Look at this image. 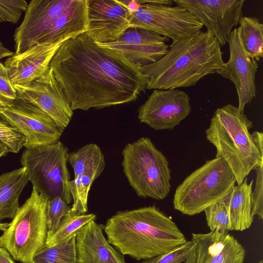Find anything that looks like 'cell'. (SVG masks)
Segmentation results:
<instances>
[{"instance_id": "obj_1", "label": "cell", "mask_w": 263, "mask_h": 263, "mask_svg": "<svg viewBox=\"0 0 263 263\" xmlns=\"http://www.w3.org/2000/svg\"><path fill=\"white\" fill-rule=\"evenodd\" d=\"M49 67L73 111L129 103L146 89L139 66L99 46L86 32L63 42Z\"/></svg>"}, {"instance_id": "obj_2", "label": "cell", "mask_w": 263, "mask_h": 263, "mask_svg": "<svg viewBox=\"0 0 263 263\" xmlns=\"http://www.w3.org/2000/svg\"><path fill=\"white\" fill-rule=\"evenodd\" d=\"M103 231L108 242L138 261L166 253L187 240L172 218L156 205L117 212Z\"/></svg>"}, {"instance_id": "obj_3", "label": "cell", "mask_w": 263, "mask_h": 263, "mask_svg": "<svg viewBox=\"0 0 263 263\" xmlns=\"http://www.w3.org/2000/svg\"><path fill=\"white\" fill-rule=\"evenodd\" d=\"M223 52L209 31L172 42L167 52L156 62L140 67L147 77V89H172L194 86L216 73L224 64Z\"/></svg>"}, {"instance_id": "obj_4", "label": "cell", "mask_w": 263, "mask_h": 263, "mask_svg": "<svg viewBox=\"0 0 263 263\" xmlns=\"http://www.w3.org/2000/svg\"><path fill=\"white\" fill-rule=\"evenodd\" d=\"M253 122L238 107L227 104L218 108L205 130L206 139L232 170L238 185L250 173L263 165V134L249 129Z\"/></svg>"}, {"instance_id": "obj_5", "label": "cell", "mask_w": 263, "mask_h": 263, "mask_svg": "<svg viewBox=\"0 0 263 263\" xmlns=\"http://www.w3.org/2000/svg\"><path fill=\"white\" fill-rule=\"evenodd\" d=\"M122 166L130 186L142 198L164 199L171 190L169 162L148 137L127 143Z\"/></svg>"}, {"instance_id": "obj_6", "label": "cell", "mask_w": 263, "mask_h": 263, "mask_svg": "<svg viewBox=\"0 0 263 263\" xmlns=\"http://www.w3.org/2000/svg\"><path fill=\"white\" fill-rule=\"evenodd\" d=\"M236 183L227 162L220 157L206 161L178 186L173 198L174 209L193 216L222 200Z\"/></svg>"}, {"instance_id": "obj_7", "label": "cell", "mask_w": 263, "mask_h": 263, "mask_svg": "<svg viewBox=\"0 0 263 263\" xmlns=\"http://www.w3.org/2000/svg\"><path fill=\"white\" fill-rule=\"evenodd\" d=\"M48 200L33 187L30 196L20 206L8 227L0 236V247L15 260L32 263L46 246Z\"/></svg>"}, {"instance_id": "obj_8", "label": "cell", "mask_w": 263, "mask_h": 263, "mask_svg": "<svg viewBox=\"0 0 263 263\" xmlns=\"http://www.w3.org/2000/svg\"><path fill=\"white\" fill-rule=\"evenodd\" d=\"M68 148L58 142L26 148L20 162L26 168L33 187L48 200L60 197L68 204L72 198L68 187L70 175L67 163Z\"/></svg>"}, {"instance_id": "obj_9", "label": "cell", "mask_w": 263, "mask_h": 263, "mask_svg": "<svg viewBox=\"0 0 263 263\" xmlns=\"http://www.w3.org/2000/svg\"><path fill=\"white\" fill-rule=\"evenodd\" d=\"M140 7L129 18V27L147 30L176 42L201 31L203 25L182 6L171 0H138Z\"/></svg>"}, {"instance_id": "obj_10", "label": "cell", "mask_w": 263, "mask_h": 263, "mask_svg": "<svg viewBox=\"0 0 263 263\" xmlns=\"http://www.w3.org/2000/svg\"><path fill=\"white\" fill-rule=\"evenodd\" d=\"M0 117L25 136L26 148L56 143L63 133L39 107L18 98L10 106L0 108Z\"/></svg>"}, {"instance_id": "obj_11", "label": "cell", "mask_w": 263, "mask_h": 263, "mask_svg": "<svg viewBox=\"0 0 263 263\" xmlns=\"http://www.w3.org/2000/svg\"><path fill=\"white\" fill-rule=\"evenodd\" d=\"M14 86L18 98L39 107L64 132L71 120L73 110L68 97L50 67L44 74L31 83Z\"/></svg>"}, {"instance_id": "obj_12", "label": "cell", "mask_w": 263, "mask_h": 263, "mask_svg": "<svg viewBox=\"0 0 263 263\" xmlns=\"http://www.w3.org/2000/svg\"><path fill=\"white\" fill-rule=\"evenodd\" d=\"M190 100L177 89H154L139 108L138 119L155 130L173 129L190 114Z\"/></svg>"}, {"instance_id": "obj_13", "label": "cell", "mask_w": 263, "mask_h": 263, "mask_svg": "<svg viewBox=\"0 0 263 263\" xmlns=\"http://www.w3.org/2000/svg\"><path fill=\"white\" fill-rule=\"evenodd\" d=\"M245 0H175L185 8L217 39L221 46L242 16Z\"/></svg>"}, {"instance_id": "obj_14", "label": "cell", "mask_w": 263, "mask_h": 263, "mask_svg": "<svg viewBox=\"0 0 263 263\" xmlns=\"http://www.w3.org/2000/svg\"><path fill=\"white\" fill-rule=\"evenodd\" d=\"M228 42L229 59L216 73L233 83L238 96V110L243 113L245 106L256 97L255 78L258 64L245 51L240 37L239 27L231 31Z\"/></svg>"}, {"instance_id": "obj_15", "label": "cell", "mask_w": 263, "mask_h": 263, "mask_svg": "<svg viewBox=\"0 0 263 263\" xmlns=\"http://www.w3.org/2000/svg\"><path fill=\"white\" fill-rule=\"evenodd\" d=\"M72 0H31L22 22L13 34L15 53L36 44L63 13Z\"/></svg>"}, {"instance_id": "obj_16", "label": "cell", "mask_w": 263, "mask_h": 263, "mask_svg": "<svg viewBox=\"0 0 263 263\" xmlns=\"http://www.w3.org/2000/svg\"><path fill=\"white\" fill-rule=\"evenodd\" d=\"M170 39L137 27H129L115 42L98 44L122 55L140 67L154 63L168 51Z\"/></svg>"}, {"instance_id": "obj_17", "label": "cell", "mask_w": 263, "mask_h": 263, "mask_svg": "<svg viewBox=\"0 0 263 263\" xmlns=\"http://www.w3.org/2000/svg\"><path fill=\"white\" fill-rule=\"evenodd\" d=\"M87 33L97 44L115 42L129 27L130 13L120 1L87 0Z\"/></svg>"}, {"instance_id": "obj_18", "label": "cell", "mask_w": 263, "mask_h": 263, "mask_svg": "<svg viewBox=\"0 0 263 263\" xmlns=\"http://www.w3.org/2000/svg\"><path fill=\"white\" fill-rule=\"evenodd\" d=\"M59 43H37L24 51L7 58L4 63L11 82L24 85L44 74L61 46Z\"/></svg>"}, {"instance_id": "obj_19", "label": "cell", "mask_w": 263, "mask_h": 263, "mask_svg": "<svg viewBox=\"0 0 263 263\" xmlns=\"http://www.w3.org/2000/svg\"><path fill=\"white\" fill-rule=\"evenodd\" d=\"M191 240L196 245V263H244V247L228 232L192 233Z\"/></svg>"}, {"instance_id": "obj_20", "label": "cell", "mask_w": 263, "mask_h": 263, "mask_svg": "<svg viewBox=\"0 0 263 263\" xmlns=\"http://www.w3.org/2000/svg\"><path fill=\"white\" fill-rule=\"evenodd\" d=\"M104 225L91 220L76 236L77 263H126L124 255L110 244Z\"/></svg>"}, {"instance_id": "obj_21", "label": "cell", "mask_w": 263, "mask_h": 263, "mask_svg": "<svg viewBox=\"0 0 263 263\" xmlns=\"http://www.w3.org/2000/svg\"><path fill=\"white\" fill-rule=\"evenodd\" d=\"M88 24L87 0H72L37 43H63L87 32Z\"/></svg>"}, {"instance_id": "obj_22", "label": "cell", "mask_w": 263, "mask_h": 263, "mask_svg": "<svg viewBox=\"0 0 263 263\" xmlns=\"http://www.w3.org/2000/svg\"><path fill=\"white\" fill-rule=\"evenodd\" d=\"M253 180L234 185L231 192L221 201L226 207L229 220L230 231H243L251 226L254 217L252 215V194Z\"/></svg>"}, {"instance_id": "obj_23", "label": "cell", "mask_w": 263, "mask_h": 263, "mask_svg": "<svg viewBox=\"0 0 263 263\" xmlns=\"http://www.w3.org/2000/svg\"><path fill=\"white\" fill-rule=\"evenodd\" d=\"M28 181L23 166L0 175V221L13 218L20 207L19 197Z\"/></svg>"}, {"instance_id": "obj_24", "label": "cell", "mask_w": 263, "mask_h": 263, "mask_svg": "<svg viewBox=\"0 0 263 263\" xmlns=\"http://www.w3.org/2000/svg\"><path fill=\"white\" fill-rule=\"evenodd\" d=\"M67 162L73 169L74 178L94 172L102 173L105 167L104 154L95 143L86 144L69 153Z\"/></svg>"}, {"instance_id": "obj_25", "label": "cell", "mask_w": 263, "mask_h": 263, "mask_svg": "<svg viewBox=\"0 0 263 263\" xmlns=\"http://www.w3.org/2000/svg\"><path fill=\"white\" fill-rule=\"evenodd\" d=\"M241 42L247 54L257 62L263 57V25L256 17L242 16L239 21Z\"/></svg>"}, {"instance_id": "obj_26", "label": "cell", "mask_w": 263, "mask_h": 263, "mask_svg": "<svg viewBox=\"0 0 263 263\" xmlns=\"http://www.w3.org/2000/svg\"><path fill=\"white\" fill-rule=\"evenodd\" d=\"M77 234L57 244L45 246L35 255L32 263H77Z\"/></svg>"}, {"instance_id": "obj_27", "label": "cell", "mask_w": 263, "mask_h": 263, "mask_svg": "<svg viewBox=\"0 0 263 263\" xmlns=\"http://www.w3.org/2000/svg\"><path fill=\"white\" fill-rule=\"evenodd\" d=\"M101 174L99 172L86 173L68 181V187L73 200L70 210L71 213L86 214L88 211L89 190L94 181Z\"/></svg>"}, {"instance_id": "obj_28", "label": "cell", "mask_w": 263, "mask_h": 263, "mask_svg": "<svg viewBox=\"0 0 263 263\" xmlns=\"http://www.w3.org/2000/svg\"><path fill=\"white\" fill-rule=\"evenodd\" d=\"M96 218L97 216L94 214H78L69 212L62 219L54 233L46 238V246L57 244L77 234L83 227Z\"/></svg>"}, {"instance_id": "obj_29", "label": "cell", "mask_w": 263, "mask_h": 263, "mask_svg": "<svg viewBox=\"0 0 263 263\" xmlns=\"http://www.w3.org/2000/svg\"><path fill=\"white\" fill-rule=\"evenodd\" d=\"M196 248L195 243L187 240L168 252L139 263H196Z\"/></svg>"}, {"instance_id": "obj_30", "label": "cell", "mask_w": 263, "mask_h": 263, "mask_svg": "<svg viewBox=\"0 0 263 263\" xmlns=\"http://www.w3.org/2000/svg\"><path fill=\"white\" fill-rule=\"evenodd\" d=\"M206 223L211 231L222 233L230 231V220L226 206L220 201L213 204L203 211Z\"/></svg>"}, {"instance_id": "obj_31", "label": "cell", "mask_w": 263, "mask_h": 263, "mask_svg": "<svg viewBox=\"0 0 263 263\" xmlns=\"http://www.w3.org/2000/svg\"><path fill=\"white\" fill-rule=\"evenodd\" d=\"M68 204L60 197L48 200L47 208V237L53 235L57 230L62 219L70 210Z\"/></svg>"}, {"instance_id": "obj_32", "label": "cell", "mask_w": 263, "mask_h": 263, "mask_svg": "<svg viewBox=\"0 0 263 263\" xmlns=\"http://www.w3.org/2000/svg\"><path fill=\"white\" fill-rule=\"evenodd\" d=\"M26 142L25 136L16 127L0 117V142L9 152L17 153Z\"/></svg>"}, {"instance_id": "obj_33", "label": "cell", "mask_w": 263, "mask_h": 263, "mask_svg": "<svg viewBox=\"0 0 263 263\" xmlns=\"http://www.w3.org/2000/svg\"><path fill=\"white\" fill-rule=\"evenodd\" d=\"M25 0L0 1V23H16L27 6Z\"/></svg>"}, {"instance_id": "obj_34", "label": "cell", "mask_w": 263, "mask_h": 263, "mask_svg": "<svg viewBox=\"0 0 263 263\" xmlns=\"http://www.w3.org/2000/svg\"><path fill=\"white\" fill-rule=\"evenodd\" d=\"M17 98L14 85L12 83L4 63H0V108L11 105Z\"/></svg>"}, {"instance_id": "obj_35", "label": "cell", "mask_w": 263, "mask_h": 263, "mask_svg": "<svg viewBox=\"0 0 263 263\" xmlns=\"http://www.w3.org/2000/svg\"><path fill=\"white\" fill-rule=\"evenodd\" d=\"M256 180L252 194V215L263 218V165L255 168Z\"/></svg>"}, {"instance_id": "obj_36", "label": "cell", "mask_w": 263, "mask_h": 263, "mask_svg": "<svg viewBox=\"0 0 263 263\" xmlns=\"http://www.w3.org/2000/svg\"><path fill=\"white\" fill-rule=\"evenodd\" d=\"M0 263H15L8 251L2 247H0Z\"/></svg>"}, {"instance_id": "obj_37", "label": "cell", "mask_w": 263, "mask_h": 263, "mask_svg": "<svg viewBox=\"0 0 263 263\" xmlns=\"http://www.w3.org/2000/svg\"><path fill=\"white\" fill-rule=\"evenodd\" d=\"M14 54V52L5 47L0 41V63L3 59L9 57Z\"/></svg>"}, {"instance_id": "obj_38", "label": "cell", "mask_w": 263, "mask_h": 263, "mask_svg": "<svg viewBox=\"0 0 263 263\" xmlns=\"http://www.w3.org/2000/svg\"><path fill=\"white\" fill-rule=\"evenodd\" d=\"M8 152L7 147L0 142V158L6 156Z\"/></svg>"}, {"instance_id": "obj_39", "label": "cell", "mask_w": 263, "mask_h": 263, "mask_svg": "<svg viewBox=\"0 0 263 263\" xmlns=\"http://www.w3.org/2000/svg\"><path fill=\"white\" fill-rule=\"evenodd\" d=\"M8 222H0V229L1 231H4L9 226Z\"/></svg>"}, {"instance_id": "obj_40", "label": "cell", "mask_w": 263, "mask_h": 263, "mask_svg": "<svg viewBox=\"0 0 263 263\" xmlns=\"http://www.w3.org/2000/svg\"><path fill=\"white\" fill-rule=\"evenodd\" d=\"M257 263H262V260H260V261H259V262H258Z\"/></svg>"}, {"instance_id": "obj_41", "label": "cell", "mask_w": 263, "mask_h": 263, "mask_svg": "<svg viewBox=\"0 0 263 263\" xmlns=\"http://www.w3.org/2000/svg\"><path fill=\"white\" fill-rule=\"evenodd\" d=\"M0 231H1V229H0Z\"/></svg>"}]
</instances>
